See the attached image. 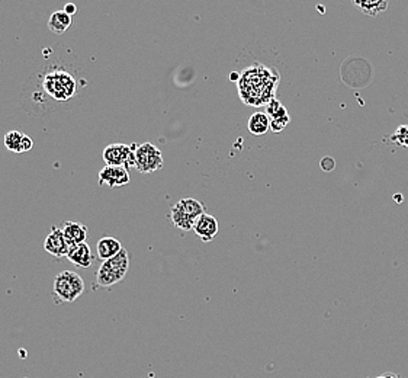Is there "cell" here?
I'll use <instances>...</instances> for the list:
<instances>
[{
    "instance_id": "obj_1",
    "label": "cell",
    "mask_w": 408,
    "mask_h": 378,
    "mask_svg": "<svg viewBox=\"0 0 408 378\" xmlns=\"http://www.w3.org/2000/svg\"><path fill=\"white\" fill-rule=\"evenodd\" d=\"M77 81L74 76L63 69L51 70L45 74L43 89L44 92L58 102H67L77 94Z\"/></svg>"
},
{
    "instance_id": "obj_2",
    "label": "cell",
    "mask_w": 408,
    "mask_h": 378,
    "mask_svg": "<svg viewBox=\"0 0 408 378\" xmlns=\"http://www.w3.org/2000/svg\"><path fill=\"white\" fill-rule=\"evenodd\" d=\"M85 293V282L78 273L73 271H63L56 277L52 285V295L57 304L73 303Z\"/></svg>"
},
{
    "instance_id": "obj_3",
    "label": "cell",
    "mask_w": 408,
    "mask_h": 378,
    "mask_svg": "<svg viewBox=\"0 0 408 378\" xmlns=\"http://www.w3.org/2000/svg\"><path fill=\"white\" fill-rule=\"evenodd\" d=\"M164 160L159 147L151 143H144L136 150V169L140 174H151L160 171Z\"/></svg>"
},
{
    "instance_id": "obj_4",
    "label": "cell",
    "mask_w": 408,
    "mask_h": 378,
    "mask_svg": "<svg viewBox=\"0 0 408 378\" xmlns=\"http://www.w3.org/2000/svg\"><path fill=\"white\" fill-rule=\"evenodd\" d=\"M138 145H121V143H115L109 145L103 150V160L107 166H122L129 169L131 166L136 167V150Z\"/></svg>"
},
{
    "instance_id": "obj_5",
    "label": "cell",
    "mask_w": 408,
    "mask_h": 378,
    "mask_svg": "<svg viewBox=\"0 0 408 378\" xmlns=\"http://www.w3.org/2000/svg\"><path fill=\"white\" fill-rule=\"evenodd\" d=\"M99 185L100 187H108L111 189L115 188H122L128 185L131 182L129 171L127 167L122 166H107L99 172Z\"/></svg>"
},
{
    "instance_id": "obj_6",
    "label": "cell",
    "mask_w": 408,
    "mask_h": 378,
    "mask_svg": "<svg viewBox=\"0 0 408 378\" xmlns=\"http://www.w3.org/2000/svg\"><path fill=\"white\" fill-rule=\"evenodd\" d=\"M44 249L51 256L58 258V259L63 256H67V253L70 251V244L67 243V240H65L61 229H58L56 226L51 227V231L44 242Z\"/></svg>"
},
{
    "instance_id": "obj_7",
    "label": "cell",
    "mask_w": 408,
    "mask_h": 378,
    "mask_svg": "<svg viewBox=\"0 0 408 378\" xmlns=\"http://www.w3.org/2000/svg\"><path fill=\"white\" fill-rule=\"evenodd\" d=\"M193 231L202 242H211L218 233V221L215 217L205 213L195 221Z\"/></svg>"
},
{
    "instance_id": "obj_8",
    "label": "cell",
    "mask_w": 408,
    "mask_h": 378,
    "mask_svg": "<svg viewBox=\"0 0 408 378\" xmlns=\"http://www.w3.org/2000/svg\"><path fill=\"white\" fill-rule=\"evenodd\" d=\"M65 258H67L73 265H76L78 268H83V269L90 268L95 262V258H94V255H92L90 247L86 242L70 246V251Z\"/></svg>"
},
{
    "instance_id": "obj_9",
    "label": "cell",
    "mask_w": 408,
    "mask_h": 378,
    "mask_svg": "<svg viewBox=\"0 0 408 378\" xmlns=\"http://www.w3.org/2000/svg\"><path fill=\"white\" fill-rule=\"evenodd\" d=\"M61 230L65 240H67L70 246L86 242L87 227L82 223H77V221H65Z\"/></svg>"
},
{
    "instance_id": "obj_10",
    "label": "cell",
    "mask_w": 408,
    "mask_h": 378,
    "mask_svg": "<svg viewBox=\"0 0 408 378\" xmlns=\"http://www.w3.org/2000/svg\"><path fill=\"white\" fill-rule=\"evenodd\" d=\"M72 23H73V17L65 14L64 10H56L51 14L47 25H48V30L52 34L60 35L67 31L72 27Z\"/></svg>"
},
{
    "instance_id": "obj_11",
    "label": "cell",
    "mask_w": 408,
    "mask_h": 378,
    "mask_svg": "<svg viewBox=\"0 0 408 378\" xmlns=\"http://www.w3.org/2000/svg\"><path fill=\"white\" fill-rule=\"evenodd\" d=\"M96 251H98V258L105 262V260H108L120 253L122 251V244L115 238H103L98 242Z\"/></svg>"
},
{
    "instance_id": "obj_12",
    "label": "cell",
    "mask_w": 408,
    "mask_h": 378,
    "mask_svg": "<svg viewBox=\"0 0 408 378\" xmlns=\"http://www.w3.org/2000/svg\"><path fill=\"white\" fill-rule=\"evenodd\" d=\"M248 133L255 136H263L270 129V118L266 112H256L248 118L247 123Z\"/></svg>"
},
{
    "instance_id": "obj_13",
    "label": "cell",
    "mask_w": 408,
    "mask_h": 378,
    "mask_svg": "<svg viewBox=\"0 0 408 378\" xmlns=\"http://www.w3.org/2000/svg\"><path fill=\"white\" fill-rule=\"evenodd\" d=\"M180 210L185 213L186 216H189L191 218H193L195 221L198 220L202 214H205V207L202 202H200L198 200L195 198H183L176 204Z\"/></svg>"
},
{
    "instance_id": "obj_14",
    "label": "cell",
    "mask_w": 408,
    "mask_h": 378,
    "mask_svg": "<svg viewBox=\"0 0 408 378\" xmlns=\"http://www.w3.org/2000/svg\"><path fill=\"white\" fill-rule=\"evenodd\" d=\"M170 218H172V223H173L178 229H180V230H183V231L193 230L195 220L191 218L189 216H186L185 213H183L176 204L172 207V211H170Z\"/></svg>"
},
{
    "instance_id": "obj_15",
    "label": "cell",
    "mask_w": 408,
    "mask_h": 378,
    "mask_svg": "<svg viewBox=\"0 0 408 378\" xmlns=\"http://www.w3.org/2000/svg\"><path fill=\"white\" fill-rule=\"evenodd\" d=\"M354 5L359 6L363 10V14L371 17H376L388 8V3L384 2V0H376V2H354Z\"/></svg>"
},
{
    "instance_id": "obj_16",
    "label": "cell",
    "mask_w": 408,
    "mask_h": 378,
    "mask_svg": "<svg viewBox=\"0 0 408 378\" xmlns=\"http://www.w3.org/2000/svg\"><path fill=\"white\" fill-rule=\"evenodd\" d=\"M22 137L23 134L19 132H9L5 136V146L12 153H22Z\"/></svg>"
},
{
    "instance_id": "obj_17",
    "label": "cell",
    "mask_w": 408,
    "mask_h": 378,
    "mask_svg": "<svg viewBox=\"0 0 408 378\" xmlns=\"http://www.w3.org/2000/svg\"><path fill=\"white\" fill-rule=\"evenodd\" d=\"M266 114H268V116H269L270 121H272V120H278V118H282V116H286L288 115V111H286V108L282 105V103L278 99H272L268 103Z\"/></svg>"
},
{
    "instance_id": "obj_18",
    "label": "cell",
    "mask_w": 408,
    "mask_h": 378,
    "mask_svg": "<svg viewBox=\"0 0 408 378\" xmlns=\"http://www.w3.org/2000/svg\"><path fill=\"white\" fill-rule=\"evenodd\" d=\"M389 141L394 145L408 147V125H400L396 129V133L389 137Z\"/></svg>"
},
{
    "instance_id": "obj_19",
    "label": "cell",
    "mask_w": 408,
    "mask_h": 378,
    "mask_svg": "<svg viewBox=\"0 0 408 378\" xmlns=\"http://www.w3.org/2000/svg\"><path fill=\"white\" fill-rule=\"evenodd\" d=\"M289 121H291V118H289V115L282 116V118H278V120H272L270 121V129H272L273 133H281V132H283V129L286 128V125L289 124Z\"/></svg>"
},
{
    "instance_id": "obj_20",
    "label": "cell",
    "mask_w": 408,
    "mask_h": 378,
    "mask_svg": "<svg viewBox=\"0 0 408 378\" xmlns=\"http://www.w3.org/2000/svg\"><path fill=\"white\" fill-rule=\"evenodd\" d=\"M320 166H321V169L324 172H332L333 169L336 167V162H334L333 158H324V159H321Z\"/></svg>"
},
{
    "instance_id": "obj_21",
    "label": "cell",
    "mask_w": 408,
    "mask_h": 378,
    "mask_svg": "<svg viewBox=\"0 0 408 378\" xmlns=\"http://www.w3.org/2000/svg\"><path fill=\"white\" fill-rule=\"evenodd\" d=\"M34 149V140L30 136H25L22 137V153L25 151H30Z\"/></svg>"
},
{
    "instance_id": "obj_22",
    "label": "cell",
    "mask_w": 408,
    "mask_h": 378,
    "mask_svg": "<svg viewBox=\"0 0 408 378\" xmlns=\"http://www.w3.org/2000/svg\"><path fill=\"white\" fill-rule=\"evenodd\" d=\"M63 10L65 12V14H69L70 17H73L76 14V12H77V6L74 3H67V5L64 6Z\"/></svg>"
},
{
    "instance_id": "obj_23",
    "label": "cell",
    "mask_w": 408,
    "mask_h": 378,
    "mask_svg": "<svg viewBox=\"0 0 408 378\" xmlns=\"http://www.w3.org/2000/svg\"><path fill=\"white\" fill-rule=\"evenodd\" d=\"M375 378H401L400 375L394 374V372H388V374H384V375H379V377H375Z\"/></svg>"
},
{
    "instance_id": "obj_24",
    "label": "cell",
    "mask_w": 408,
    "mask_h": 378,
    "mask_svg": "<svg viewBox=\"0 0 408 378\" xmlns=\"http://www.w3.org/2000/svg\"><path fill=\"white\" fill-rule=\"evenodd\" d=\"M231 79H233V81H235V79L239 81V74H235V73H234V74H231Z\"/></svg>"
}]
</instances>
